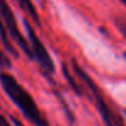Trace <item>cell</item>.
I'll list each match as a JSON object with an SVG mask.
<instances>
[{
    "label": "cell",
    "instance_id": "obj_1",
    "mask_svg": "<svg viewBox=\"0 0 126 126\" xmlns=\"http://www.w3.org/2000/svg\"><path fill=\"white\" fill-rule=\"evenodd\" d=\"M0 85L8 98L30 124L33 126H51L33 100L32 95L16 80L13 74L0 71Z\"/></svg>",
    "mask_w": 126,
    "mask_h": 126
},
{
    "label": "cell",
    "instance_id": "obj_2",
    "mask_svg": "<svg viewBox=\"0 0 126 126\" xmlns=\"http://www.w3.org/2000/svg\"><path fill=\"white\" fill-rule=\"evenodd\" d=\"M71 67H72V71L76 74V78L79 79L83 83V85L88 89L90 99L93 100V103H94L98 112L100 114L104 124L106 126H125L122 119L106 103V100H105L100 88L96 85V83L93 80V78L82 68V66L77 62L76 58L71 59Z\"/></svg>",
    "mask_w": 126,
    "mask_h": 126
},
{
    "label": "cell",
    "instance_id": "obj_3",
    "mask_svg": "<svg viewBox=\"0 0 126 126\" xmlns=\"http://www.w3.org/2000/svg\"><path fill=\"white\" fill-rule=\"evenodd\" d=\"M22 24H24V27L27 33V41L30 43V47H31V51L33 54V61H36L37 66L40 68V72L46 78V80L52 85V88H56V82L53 78V76L56 73V66H54V62H53L49 52L47 51L46 46L37 36L35 29L29 22V20L22 19Z\"/></svg>",
    "mask_w": 126,
    "mask_h": 126
},
{
    "label": "cell",
    "instance_id": "obj_4",
    "mask_svg": "<svg viewBox=\"0 0 126 126\" xmlns=\"http://www.w3.org/2000/svg\"><path fill=\"white\" fill-rule=\"evenodd\" d=\"M0 17L3 20V24L9 33V37L19 46V48L22 51V53L31 61H33V54L30 47V43L27 41V37H25L17 25L16 17L11 10V8L9 6L6 0H0Z\"/></svg>",
    "mask_w": 126,
    "mask_h": 126
},
{
    "label": "cell",
    "instance_id": "obj_5",
    "mask_svg": "<svg viewBox=\"0 0 126 126\" xmlns=\"http://www.w3.org/2000/svg\"><path fill=\"white\" fill-rule=\"evenodd\" d=\"M15 1L17 3V5L20 6V9L22 11H25L30 19L33 21V24L37 26V27H41L42 26V22H41V19H40V15L37 13V9L36 6L33 5L32 0H15Z\"/></svg>",
    "mask_w": 126,
    "mask_h": 126
},
{
    "label": "cell",
    "instance_id": "obj_6",
    "mask_svg": "<svg viewBox=\"0 0 126 126\" xmlns=\"http://www.w3.org/2000/svg\"><path fill=\"white\" fill-rule=\"evenodd\" d=\"M61 69H62V74L64 76V78H66V80L68 82V84H69V87H71V89L74 92V94L77 95V96H79V98H82V96H84V94H85V92H84V89H83V87L77 82V79L74 78V76L69 72V67H67V64L64 62L62 63V67H61Z\"/></svg>",
    "mask_w": 126,
    "mask_h": 126
},
{
    "label": "cell",
    "instance_id": "obj_7",
    "mask_svg": "<svg viewBox=\"0 0 126 126\" xmlns=\"http://www.w3.org/2000/svg\"><path fill=\"white\" fill-rule=\"evenodd\" d=\"M53 94L56 95V98L58 99V101L61 103V106H62V110L63 112H64L66 117H67V121L69 122V125H73L76 122V116H74V112L72 111V109L69 108V105L67 104V101L64 100V98H63L62 93L59 90H57L56 88H53Z\"/></svg>",
    "mask_w": 126,
    "mask_h": 126
},
{
    "label": "cell",
    "instance_id": "obj_8",
    "mask_svg": "<svg viewBox=\"0 0 126 126\" xmlns=\"http://www.w3.org/2000/svg\"><path fill=\"white\" fill-rule=\"evenodd\" d=\"M11 67H13V63H11L10 58L4 53V51L1 49V46H0V68L8 69V68H11Z\"/></svg>",
    "mask_w": 126,
    "mask_h": 126
},
{
    "label": "cell",
    "instance_id": "obj_9",
    "mask_svg": "<svg viewBox=\"0 0 126 126\" xmlns=\"http://www.w3.org/2000/svg\"><path fill=\"white\" fill-rule=\"evenodd\" d=\"M115 26H116L117 30L121 32V35L126 38V20L116 19V20H115Z\"/></svg>",
    "mask_w": 126,
    "mask_h": 126
},
{
    "label": "cell",
    "instance_id": "obj_10",
    "mask_svg": "<svg viewBox=\"0 0 126 126\" xmlns=\"http://www.w3.org/2000/svg\"><path fill=\"white\" fill-rule=\"evenodd\" d=\"M0 126H13L10 122H9V120L0 112Z\"/></svg>",
    "mask_w": 126,
    "mask_h": 126
},
{
    "label": "cell",
    "instance_id": "obj_11",
    "mask_svg": "<svg viewBox=\"0 0 126 126\" xmlns=\"http://www.w3.org/2000/svg\"><path fill=\"white\" fill-rule=\"evenodd\" d=\"M10 121L13 122V126H25L21 120H19L17 117H15V116H13V115H10Z\"/></svg>",
    "mask_w": 126,
    "mask_h": 126
},
{
    "label": "cell",
    "instance_id": "obj_12",
    "mask_svg": "<svg viewBox=\"0 0 126 126\" xmlns=\"http://www.w3.org/2000/svg\"><path fill=\"white\" fill-rule=\"evenodd\" d=\"M120 1H121V3H122V4L126 6V0H120Z\"/></svg>",
    "mask_w": 126,
    "mask_h": 126
},
{
    "label": "cell",
    "instance_id": "obj_13",
    "mask_svg": "<svg viewBox=\"0 0 126 126\" xmlns=\"http://www.w3.org/2000/svg\"><path fill=\"white\" fill-rule=\"evenodd\" d=\"M122 56H124V58H125V61H126V51L124 52V54H122Z\"/></svg>",
    "mask_w": 126,
    "mask_h": 126
},
{
    "label": "cell",
    "instance_id": "obj_14",
    "mask_svg": "<svg viewBox=\"0 0 126 126\" xmlns=\"http://www.w3.org/2000/svg\"><path fill=\"white\" fill-rule=\"evenodd\" d=\"M124 115H125V117H126V109H124Z\"/></svg>",
    "mask_w": 126,
    "mask_h": 126
}]
</instances>
